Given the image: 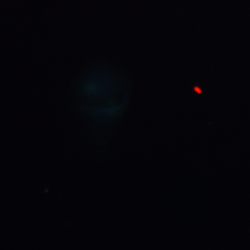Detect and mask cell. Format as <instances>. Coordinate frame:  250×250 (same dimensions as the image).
I'll return each instance as SVG.
<instances>
[]
</instances>
